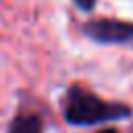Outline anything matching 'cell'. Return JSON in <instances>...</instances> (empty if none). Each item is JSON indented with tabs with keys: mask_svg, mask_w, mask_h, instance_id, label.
I'll return each mask as SVG.
<instances>
[{
	"mask_svg": "<svg viewBox=\"0 0 133 133\" xmlns=\"http://www.w3.org/2000/svg\"><path fill=\"white\" fill-rule=\"evenodd\" d=\"M133 108L123 102H108L85 89L83 85H71L62 98V116L73 127H91L102 123L127 121Z\"/></svg>",
	"mask_w": 133,
	"mask_h": 133,
	"instance_id": "obj_1",
	"label": "cell"
},
{
	"mask_svg": "<svg viewBox=\"0 0 133 133\" xmlns=\"http://www.w3.org/2000/svg\"><path fill=\"white\" fill-rule=\"evenodd\" d=\"M81 33L102 46H133V23L123 19H89L81 25Z\"/></svg>",
	"mask_w": 133,
	"mask_h": 133,
	"instance_id": "obj_2",
	"label": "cell"
},
{
	"mask_svg": "<svg viewBox=\"0 0 133 133\" xmlns=\"http://www.w3.org/2000/svg\"><path fill=\"white\" fill-rule=\"evenodd\" d=\"M8 133H44V121L35 112H19L10 121Z\"/></svg>",
	"mask_w": 133,
	"mask_h": 133,
	"instance_id": "obj_3",
	"label": "cell"
},
{
	"mask_svg": "<svg viewBox=\"0 0 133 133\" xmlns=\"http://www.w3.org/2000/svg\"><path fill=\"white\" fill-rule=\"evenodd\" d=\"M73 4H75L79 10H83V12H91V10L96 8L98 0H73Z\"/></svg>",
	"mask_w": 133,
	"mask_h": 133,
	"instance_id": "obj_4",
	"label": "cell"
},
{
	"mask_svg": "<svg viewBox=\"0 0 133 133\" xmlns=\"http://www.w3.org/2000/svg\"><path fill=\"white\" fill-rule=\"evenodd\" d=\"M96 133H118V131L112 129V127H108V129H100V131H96Z\"/></svg>",
	"mask_w": 133,
	"mask_h": 133,
	"instance_id": "obj_5",
	"label": "cell"
}]
</instances>
